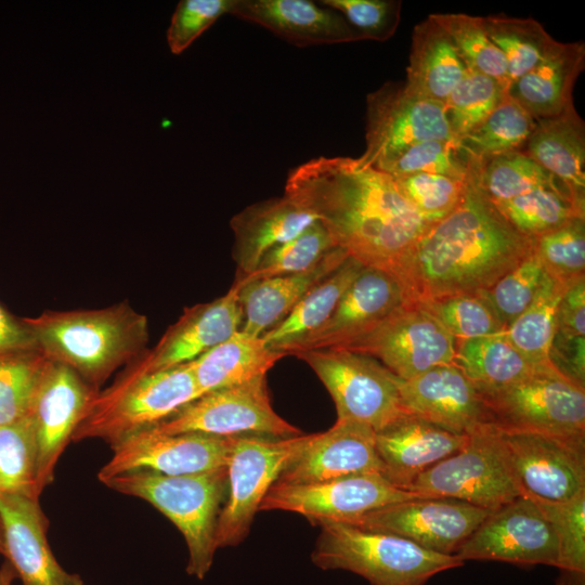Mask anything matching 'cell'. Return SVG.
<instances>
[{
  "label": "cell",
  "instance_id": "6da1fadb",
  "mask_svg": "<svg viewBox=\"0 0 585 585\" xmlns=\"http://www.w3.org/2000/svg\"><path fill=\"white\" fill-rule=\"evenodd\" d=\"M285 194L324 224L337 247L392 276L429 226L391 176L356 158L310 159L290 170Z\"/></svg>",
  "mask_w": 585,
  "mask_h": 585
},
{
  "label": "cell",
  "instance_id": "7a4b0ae2",
  "mask_svg": "<svg viewBox=\"0 0 585 585\" xmlns=\"http://www.w3.org/2000/svg\"><path fill=\"white\" fill-rule=\"evenodd\" d=\"M466 159L459 203L429 224L393 275L405 302L484 291L533 249V239L519 233L482 191L474 159Z\"/></svg>",
  "mask_w": 585,
  "mask_h": 585
},
{
  "label": "cell",
  "instance_id": "3957f363",
  "mask_svg": "<svg viewBox=\"0 0 585 585\" xmlns=\"http://www.w3.org/2000/svg\"><path fill=\"white\" fill-rule=\"evenodd\" d=\"M24 318L39 350L50 361L73 369L95 390L117 368L146 351L147 318L127 301L103 309L47 310Z\"/></svg>",
  "mask_w": 585,
  "mask_h": 585
},
{
  "label": "cell",
  "instance_id": "277c9868",
  "mask_svg": "<svg viewBox=\"0 0 585 585\" xmlns=\"http://www.w3.org/2000/svg\"><path fill=\"white\" fill-rule=\"evenodd\" d=\"M103 483L121 494L144 499L164 514L185 540L187 574L198 580L207 575L218 549L216 533L227 493L226 468L185 476L134 470Z\"/></svg>",
  "mask_w": 585,
  "mask_h": 585
},
{
  "label": "cell",
  "instance_id": "5b68a950",
  "mask_svg": "<svg viewBox=\"0 0 585 585\" xmlns=\"http://www.w3.org/2000/svg\"><path fill=\"white\" fill-rule=\"evenodd\" d=\"M312 562L322 570L355 573L372 585H427L434 575L461 567L456 555H443L390 533L323 521Z\"/></svg>",
  "mask_w": 585,
  "mask_h": 585
},
{
  "label": "cell",
  "instance_id": "8992f818",
  "mask_svg": "<svg viewBox=\"0 0 585 585\" xmlns=\"http://www.w3.org/2000/svg\"><path fill=\"white\" fill-rule=\"evenodd\" d=\"M199 395L188 363L151 373L126 367L92 398L72 441L101 439L113 445L156 425Z\"/></svg>",
  "mask_w": 585,
  "mask_h": 585
},
{
  "label": "cell",
  "instance_id": "52a82bcc",
  "mask_svg": "<svg viewBox=\"0 0 585 585\" xmlns=\"http://www.w3.org/2000/svg\"><path fill=\"white\" fill-rule=\"evenodd\" d=\"M406 491L458 499L490 512L522 496L494 424L469 434L463 448L419 474Z\"/></svg>",
  "mask_w": 585,
  "mask_h": 585
},
{
  "label": "cell",
  "instance_id": "ba28073f",
  "mask_svg": "<svg viewBox=\"0 0 585 585\" xmlns=\"http://www.w3.org/2000/svg\"><path fill=\"white\" fill-rule=\"evenodd\" d=\"M311 438L312 434L235 437L226 465L227 493L218 519L217 548L236 546L244 541L265 494Z\"/></svg>",
  "mask_w": 585,
  "mask_h": 585
},
{
  "label": "cell",
  "instance_id": "9c48e42d",
  "mask_svg": "<svg viewBox=\"0 0 585 585\" xmlns=\"http://www.w3.org/2000/svg\"><path fill=\"white\" fill-rule=\"evenodd\" d=\"M323 382L334 400L337 419L365 424L376 431L407 413L400 382L377 360L343 349L307 350L295 354Z\"/></svg>",
  "mask_w": 585,
  "mask_h": 585
},
{
  "label": "cell",
  "instance_id": "30bf717a",
  "mask_svg": "<svg viewBox=\"0 0 585 585\" xmlns=\"http://www.w3.org/2000/svg\"><path fill=\"white\" fill-rule=\"evenodd\" d=\"M150 428L165 434L197 432L272 438L302 434L272 408L266 376L203 393Z\"/></svg>",
  "mask_w": 585,
  "mask_h": 585
},
{
  "label": "cell",
  "instance_id": "8fae6325",
  "mask_svg": "<svg viewBox=\"0 0 585 585\" xmlns=\"http://www.w3.org/2000/svg\"><path fill=\"white\" fill-rule=\"evenodd\" d=\"M365 133L366 148L356 161L380 171L414 144L454 141L444 105L413 92L404 81H388L367 95Z\"/></svg>",
  "mask_w": 585,
  "mask_h": 585
},
{
  "label": "cell",
  "instance_id": "7c38bea8",
  "mask_svg": "<svg viewBox=\"0 0 585 585\" xmlns=\"http://www.w3.org/2000/svg\"><path fill=\"white\" fill-rule=\"evenodd\" d=\"M482 395L500 429L585 437V388L554 366Z\"/></svg>",
  "mask_w": 585,
  "mask_h": 585
},
{
  "label": "cell",
  "instance_id": "4fadbf2b",
  "mask_svg": "<svg viewBox=\"0 0 585 585\" xmlns=\"http://www.w3.org/2000/svg\"><path fill=\"white\" fill-rule=\"evenodd\" d=\"M339 349L370 356L407 380L452 364L455 338L420 303L404 302L370 332Z\"/></svg>",
  "mask_w": 585,
  "mask_h": 585
},
{
  "label": "cell",
  "instance_id": "5bb4252c",
  "mask_svg": "<svg viewBox=\"0 0 585 585\" xmlns=\"http://www.w3.org/2000/svg\"><path fill=\"white\" fill-rule=\"evenodd\" d=\"M498 429L522 496L563 503L585 493V437Z\"/></svg>",
  "mask_w": 585,
  "mask_h": 585
},
{
  "label": "cell",
  "instance_id": "9a60e30c",
  "mask_svg": "<svg viewBox=\"0 0 585 585\" xmlns=\"http://www.w3.org/2000/svg\"><path fill=\"white\" fill-rule=\"evenodd\" d=\"M417 497L379 473L355 474L310 484L275 482L259 510H284L304 516L313 524L349 522L374 509Z\"/></svg>",
  "mask_w": 585,
  "mask_h": 585
},
{
  "label": "cell",
  "instance_id": "2e32d148",
  "mask_svg": "<svg viewBox=\"0 0 585 585\" xmlns=\"http://www.w3.org/2000/svg\"><path fill=\"white\" fill-rule=\"evenodd\" d=\"M234 440L197 432L165 434L146 428L110 445L113 455L98 478L103 483L134 470L185 476L226 468Z\"/></svg>",
  "mask_w": 585,
  "mask_h": 585
},
{
  "label": "cell",
  "instance_id": "e0dca14e",
  "mask_svg": "<svg viewBox=\"0 0 585 585\" xmlns=\"http://www.w3.org/2000/svg\"><path fill=\"white\" fill-rule=\"evenodd\" d=\"M491 512L448 497H417L374 509L349 522L390 533L443 555H455Z\"/></svg>",
  "mask_w": 585,
  "mask_h": 585
},
{
  "label": "cell",
  "instance_id": "ac0fdd59",
  "mask_svg": "<svg viewBox=\"0 0 585 585\" xmlns=\"http://www.w3.org/2000/svg\"><path fill=\"white\" fill-rule=\"evenodd\" d=\"M455 555L463 562L494 560L557 567L558 543L537 504L520 496L492 511Z\"/></svg>",
  "mask_w": 585,
  "mask_h": 585
},
{
  "label": "cell",
  "instance_id": "d6986e66",
  "mask_svg": "<svg viewBox=\"0 0 585 585\" xmlns=\"http://www.w3.org/2000/svg\"><path fill=\"white\" fill-rule=\"evenodd\" d=\"M98 391L69 367L49 360L29 412L40 492L53 481L60 456Z\"/></svg>",
  "mask_w": 585,
  "mask_h": 585
},
{
  "label": "cell",
  "instance_id": "ffe728a7",
  "mask_svg": "<svg viewBox=\"0 0 585 585\" xmlns=\"http://www.w3.org/2000/svg\"><path fill=\"white\" fill-rule=\"evenodd\" d=\"M238 285L212 301L185 308L151 350L126 367L151 373L188 363L240 330L243 309Z\"/></svg>",
  "mask_w": 585,
  "mask_h": 585
},
{
  "label": "cell",
  "instance_id": "44dd1931",
  "mask_svg": "<svg viewBox=\"0 0 585 585\" xmlns=\"http://www.w3.org/2000/svg\"><path fill=\"white\" fill-rule=\"evenodd\" d=\"M400 394L407 413L453 433L494 424L484 396L454 363L401 379Z\"/></svg>",
  "mask_w": 585,
  "mask_h": 585
},
{
  "label": "cell",
  "instance_id": "7402d4cb",
  "mask_svg": "<svg viewBox=\"0 0 585 585\" xmlns=\"http://www.w3.org/2000/svg\"><path fill=\"white\" fill-rule=\"evenodd\" d=\"M365 473L385 477L375 430L362 422L337 419L327 431L312 433L307 447L275 482L310 484Z\"/></svg>",
  "mask_w": 585,
  "mask_h": 585
},
{
  "label": "cell",
  "instance_id": "603a6c76",
  "mask_svg": "<svg viewBox=\"0 0 585 585\" xmlns=\"http://www.w3.org/2000/svg\"><path fill=\"white\" fill-rule=\"evenodd\" d=\"M404 302L403 291L392 275L364 266L327 322L291 348L287 355L307 350L342 348L370 332Z\"/></svg>",
  "mask_w": 585,
  "mask_h": 585
},
{
  "label": "cell",
  "instance_id": "cb8c5ba5",
  "mask_svg": "<svg viewBox=\"0 0 585 585\" xmlns=\"http://www.w3.org/2000/svg\"><path fill=\"white\" fill-rule=\"evenodd\" d=\"M3 557L22 585H84L79 575L65 571L48 540V521L39 499L0 493Z\"/></svg>",
  "mask_w": 585,
  "mask_h": 585
},
{
  "label": "cell",
  "instance_id": "d4e9b609",
  "mask_svg": "<svg viewBox=\"0 0 585 585\" xmlns=\"http://www.w3.org/2000/svg\"><path fill=\"white\" fill-rule=\"evenodd\" d=\"M385 477L406 489L422 472L465 446L468 435L450 432L405 413L375 432Z\"/></svg>",
  "mask_w": 585,
  "mask_h": 585
},
{
  "label": "cell",
  "instance_id": "484cf974",
  "mask_svg": "<svg viewBox=\"0 0 585 585\" xmlns=\"http://www.w3.org/2000/svg\"><path fill=\"white\" fill-rule=\"evenodd\" d=\"M230 14L297 47L361 40L340 13L309 0H234Z\"/></svg>",
  "mask_w": 585,
  "mask_h": 585
},
{
  "label": "cell",
  "instance_id": "4316f807",
  "mask_svg": "<svg viewBox=\"0 0 585 585\" xmlns=\"http://www.w3.org/2000/svg\"><path fill=\"white\" fill-rule=\"evenodd\" d=\"M317 219L284 194L247 206L230 221L237 276L252 273L263 256L294 238Z\"/></svg>",
  "mask_w": 585,
  "mask_h": 585
},
{
  "label": "cell",
  "instance_id": "83f0119b",
  "mask_svg": "<svg viewBox=\"0 0 585 585\" xmlns=\"http://www.w3.org/2000/svg\"><path fill=\"white\" fill-rule=\"evenodd\" d=\"M349 253L336 247L312 268L295 274L255 280L238 285L243 309L240 332L261 337L283 321L302 297L336 270Z\"/></svg>",
  "mask_w": 585,
  "mask_h": 585
},
{
  "label": "cell",
  "instance_id": "f1b7e54d",
  "mask_svg": "<svg viewBox=\"0 0 585 585\" xmlns=\"http://www.w3.org/2000/svg\"><path fill=\"white\" fill-rule=\"evenodd\" d=\"M523 152L560 183L575 209L585 214V125L574 106L536 120Z\"/></svg>",
  "mask_w": 585,
  "mask_h": 585
},
{
  "label": "cell",
  "instance_id": "f546056e",
  "mask_svg": "<svg viewBox=\"0 0 585 585\" xmlns=\"http://www.w3.org/2000/svg\"><path fill=\"white\" fill-rule=\"evenodd\" d=\"M584 67V42L558 41L508 93L536 120L560 115L574 106L573 88Z\"/></svg>",
  "mask_w": 585,
  "mask_h": 585
},
{
  "label": "cell",
  "instance_id": "4dcf8cb0",
  "mask_svg": "<svg viewBox=\"0 0 585 585\" xmlns=\"http://www.w3.org/2000/svg\"><path fill=\"white\" fill-rule=\"evenodd\" d=\"M467 69L450 36L430 16L414 27L404 81L408 89L444 105Z\"/></svg>",
  "mask_w": 585,
  "mask_h": 585
},
{
  "label": "cell",
  "instance_id": "1f68e13d",
  "mask_svg": "<svg viewBox=\"0 0 585 585\" xmlns=\"http://www.w3.org/2000/svg\"><path fill=\"white\" fill-rule=\"evenodd\" d=\"M364 265L348 257L336 270L313 286L276 326L264 333V344L276 352H287L320 329Z\"/></svg>",
  "mask_w": 585,
  "mask_h": 585
},
{
  "label": "cell",
  "instance_id": "d6a6232c",
  "mask_svg": "<svg viewBox=\"0 0 585 585\" xmlns=\"http://www.w3.org/2000/svg\"><path fill=\"white\" fill-rule=\"evenodd\" d=\"M284 356L269 349L261 337L239 330L188 364L203 394L266 376Z\"/></svg>",
  "mask_w": 585,
  "mask_h": 585
},
{
  "label": "cell",
  "instance_id": "836d02e7",
  "mask_svg": "<svg viewBox=\"0 0 585 585\" xmlns=\"http://www.w3.org/2000/svg\"><path fill=\"white\" fill-rule=\"evenodd\" d=\"M453 363L481 393L493 392L552 365H537L525 358L504 332L455 341Z\"/></svg>",
  "mask_w": 585,
  "mask_h": 585
},
{
  "label": "cell",
  "instance_id": "e575fe53",
  "mask_svg": "<svg viewBox=\"0 0 585 585\" xmlns=\"http://www.w3.org/2000/svg\"><path fill=\"white\" fill-rule=\"evenodd\" d=\"M480 18L485 32L506 60L509 88L535 67L558 42L540 22L530 17L496 14Z\"/></svg>",
  "mask_w": 585,
  "mask_h": 585
},
{
  "label": "cell",
  "instance_id": "d590c367",
  "mask_svg": "<svg viewBox=\"0 0 585 585\" xmlns=\"http://www.w3.org/2000/svg\"><path fill=\"white\" fill-rule=\"evenodd\" d=\"M535 123L536 119L507 92L487 118L457 145L464 155L477 159L523 152Z\"/></svg>",
  "mask_w": 585,
  "mask_h": 585
},
{
  "label": "cell",
  "instance_id": "8d00e7d4",
  "mask_svg": "<svg viewBox=\"0 0 585 585\" xmlns=\"http://www.w3.org/2000/svg\"><path fill=\"white\" fill-rule=\"evenodd\" d=\"M569 286L546 273L532 303L504 330L507 339L537 365H552L549 351L556 330L557 310Z\"/></svg>",
  "mask_w": 585,
  "mask_h": 585
},
{
  "label": "cell",
  "instance_id": "74e56055",
  "mask_svg": "<svg viewBox=\"0 0 585 585\" xmlns=\"http://www.w3.org/2000/svg\"><path fill=\"white\" fill-rule=\"evenodd\" d=\"M473 159L479 184L494 204L510 200L541 187L564 192L560 183L524 152Z\"/></svg>",
  "mask_w": 585,
  "mask_h": 585
},
{
  "label": "cell",
  "instance_id": "f35d334b",
  "mask_svg": "<svg viewBox=\"0 0 585 585\" xmlns=\"http://www.w3.org/2000/svg\"><path fill=\"white\" fill-rule=\"evenodd\" d=\"M534 502L556 533V585H585V493L563 503Z\"/></svg>",
  "mask_w": 585,
  "mask_h": 585
},
{
  "label": "cell",
  "instance_id": "ab89813d",
  "mask_svg": "<svg viewBox=\"0 0 585 585\" xmlns=\"http://www.w3.org/2000/svg\"><path fill=\"white\" fill-rule=\"evenodd\" d=\"M0 493L38 498L37 444L28 416L0 426Z\"/></svg>",
  "mask_w": 585,
  "mask_h": 585
},
{
  "label": "cell",
  "instance_id": "60d3db41",
  "mask_svg": "<svg viewBox=\"0 0 585 585\" xmlns=\"http://www.w3.org/2000/svg\"><path fill=\"white\" fill-rule=\"evenodd\" d=\"M429 16L450 36L468 68L493 78L506 92L509 91L506 60L485 32L480 16L464 13Z\"/></svg>",
  "mask_w": 585,
  "mask_h": 585
},
{
  "label": "cell",
  "instance_id": "b9f144b4",
  "mask_svg": "<svg viewBox=\"0 0 585 585\" xmlns=\"http://www.w3.org/2000/svg\"><path fill=\"white\" fill-rule=\"evenodd\" d=\"M48 363L39 349L0 354V426L29 415Z\"/></svg>",
  "mask_w": 585,
  "mask_h": 585
},
{
  "label": "cell",
  "instance_id": "7bdbcfd3",
  "mask_svg": "<svg viewBox=\"0 0 585 585\" xmlns=\"http://www.w3.org/2000/svg\"><path fill=\"white\" fill-rule=\"evenodd\" d=\"M495 206L519 233L532 239L575 218H585L563 191L549 187L536 188Z\"/></svg>",
  "mask_w": 585,
  "mask_h": 585
},
{
  "label": "cell",
  "instance_id": "ee69618b",
  "mask_svg": "<svg viewBox=\"0 0 585 585\" xmlns=\"http://www.w3.org/2000/svg\"><path fill=\"white\" fill-rule=\"evenodd\" d=\"M336 247L324 224L316 220L294 238L268 251L252 273L236 277L235 282L243 284L303 272L320 262Z\"/></svg>",
  "mask_w": 585,
  "mask_h": 585
},
{
  "label": "cell",
  "instance_id": "f6af8a7d",
  "mask_svg": "<svg viewBox=\"0 0 585 585\" xmlns=\"http://www.w3.org/2000/svg\"><path fill=\"white\" fill-rule=\"evenodd\" d=\"M507 93L493 78L468 68L444 107L456 143L477 129Z\"/></svg>",
  "mask_w": 585,
  "mask_h": 585
},
{
  "label": "cell",
  "instance_id": "bcb514c9",
  "mask_svg": "<svg viewBox=\"0 0 585 585\" xmlns=\"http://www.w3.org/2000/svg\"><path fill=\"white\" fill-rule=\"evenodd\" d=\"M457 340L500 334L505 330L481 292L455 295L420 303Z\"/></svg>",
  "mask_w": 585,
  "mask_h": 585
},
{
  "label": "cell",
  "instance_id": "7dc6e473",
  "mask_svg": "<svg viewBox=\"0 0 585 585\" xmlns=\"http://www.w3.org/2000/svg\"><path fill=\"white\" fill-rule=\"evenodd\" d=\"M533 250L552 278L571 285L585 277V218L533 238Z\"/></svg>",
  "mask_w": 585,
  "mask_h": 585
},
{
  "label": "cell",
  "instance_id": "c3c4849f",
  "mask_svg": "<svg viewBox=\"0 0 585 585\" xmlns=\"http://www.w3.org/2000/svg\"><path fill=\"white\" fill-rule=\"evenodd\" d=\"M546 272L532 251L491 288L481 291L490 302L505 329L532 303Z\"/></svg>",
  "mask_w": 585,
  "mask_h": 585
},
{
  "label": "cell",
  "instance_id": "681fc988",
  "mask_svg": "<svg viewBox=\"0 0 585 585\" xmlns=\"http://www.w3.org/2000/svg\"><path fill=\"white\" fill-rule=\"evenodd\" d=\"M393 180L400 193L428 224L441 220L456 207L466 183V177L435 173H413Z\"/></svg>",
  "mask_w": 585,
  "mask_h": 585
},
{
  "label": "cell",
  "instance_id": "f907efd6",
  "mask_svg": "<svg viewBox=\"0 0 585 585\" xmlns=\"http://www.w3.org/2000/svg\"><path fill=\"white\" fill-rule=\"evenodd\" d=\"M382 172L392 178L435 173L461 179L467 173V159L456 142L429 140L406 148Z\"/></svg>",
  "mask_w": 585,
  "mask_h": 585
},
{
  "label": "cell",
  "instance_id": "816d5d0a",
  "mask_svg": "<svg viewBox=\"0 0 585 585\" xmlns=\"http://www.w3.org/2000/svg\"><path fill=\"white\" fill-rule=\"evenodd\" d=\"M340 13L361 40L387 41L396 31L402 2L398 0H321Z\"/></svg>",
  "mask_w": 585,
  "mask_h": 585
},
{
  "label": "cell",
  "instance_id": "f5cc1de1",
  "mask_svg": "<svg viewBox=\"0 0 585 585\" xmlns=\"http://www.w3.org/2000/svg\"><path fill=\"white\" fill-rule=\"evenodd\" d=\"M234 0H181L167 30V43L173 54L185 51L204 31L224 14Z\"/></svg>",
  "mask_w": 585,
  "mask_h": 585
},
{
  "label": "cell",
  "instance_id": "db71d44e",
  "mask_svg": "<svg viewBox=\"0 0 585 585\" xmlns=\"http://www.w3.org/2000/svg\"><path fill=\"white\" fill-rule=\"evenodd\" d=\"M549 360L563 376L585 388V337L554 335Z\"/></svg>",
  "mask_w": 585,
  "mask_h": 585
},
{
  "label": "cell",
  "instance_id": "11a10c76",
  "mask_svg": "<svg viewBox=\"0 0 585 585\" xmlns=\"http://www.w3.org/2000/svg\"><path fill=\"white\" fill-rule=\"evenodd\" d=\"M555 334L585 337V277L571 284L563 294L557 310Z\"/></svg>",
  "mask_w": 585,
  "mask_h": 585
},
{
  "label": "cell",
  "instance_id": "9f6ffc18",
  "mask_svg": "<svg viewBox=\"0 0 585 585\" xmlns=\"http://www.w3.org/2000/svg\"><path fill=\"white\" fill-rule=\"evenodd\" d=\"M31 349L39 348L25 318L13 315L0 303V354Z\"/></svg>",
  "mask_w": 585,
  "mask_h": 585
},
{
  "label": "cell",
  "instance_id": "6f0895ef",
  "mask_svg": "<svg viewBox=\"0 0 585 585\" xmlns=\"http://www.w3.org/2000/svg\"><path fill=\"white\" fill-rule=\"evenodd\" d=\"M17 578L14 570L9 562L4 561L0 567V585H12Z\"/></svg>",
  "mask_w": 585,
  "mask_h": 585
},
{
  "label": "cell",
  "instance_id": "680465c9",
  "mask_svg": "<svg viewBox=\"0 0 585 585\" xmlns=\"http://www.w3.org/2000/svg\"><path fill=\"white\" fill-rule=\"evenodd\" d=\"M4 541H3V526L0 518V556H3Z\"/></svg>",
  "mask_w": 585,
  "mask_h": 585
}]
</instances>
